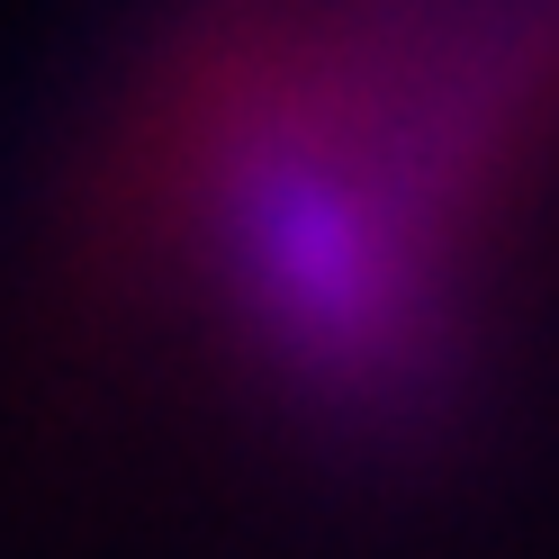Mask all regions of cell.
Returning <instances> with one entry per match:
<instances>
[{
    "instance_id": "obj_1",
    "label": "cell",
    "mask_w": 559,
    "mask_h": 559,
    "mask_svg": "<svg viewBox=\"0 0 559 559\" xmlns=\"http://www.w3.org/2000/svg\"><path fill=\"white\" fill-rule=\"evenodd\" d=\"M19 298L91 415L217 487L461 497L559 325V0H127Z\"/></svg>"
}]
</instances>
